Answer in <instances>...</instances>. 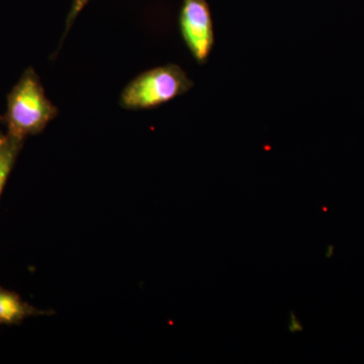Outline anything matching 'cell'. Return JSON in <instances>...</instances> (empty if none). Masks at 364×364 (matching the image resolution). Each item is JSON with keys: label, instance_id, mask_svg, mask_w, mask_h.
I'll use <instances>...</instances> for the list:
<instances>
[{"label": "cell", "instance_id": "6da1fadb", "mask_svg": "<svg viewBox=\"0 0 364 364\" xmlns=\"http://www.w3.org/2000/svg\"><path fill=\"white\" fill-rule=\"evenodd\" d=\"M58 114V109L46 97L39 76L28 68L7 97V109L4 121L7 136L25 141L28 136L37 135Z\"/></svg>", "mask_w": 364, "mask_h": 364}, {"label": "cell", "instance_id": "7a4b0ae2", "mask_svg": "<svg viewBox=\"0 0 364 364\" xmlns=\"http://www.w3.org/2000/svg\"><path fill=\"white\" fill-rule=\"evenodd\" d=\"M193 86L188 74L176 64L151 69L124 87L121 105L128 109H147L184 95Z\"/></svg>", "mask_w": 364, "mask_h": 364}, {"label": "cell", "instance_id": "3957f363", "mask_svg": "<svg viewBox=\"0 0 364 364\" xmlns=\"http://www.w3.org/2000/svg\"><path fill=\"white\" fill-rule=\"evenodd\" d=\"M179 28L193 58L205 64L215 44L214 25L207 0H182Z\"/></svg>", "mask_w": 364, "mask_h": 364}, {"label": "cell", "instance_id": "277c9868", "mask_svg": "<svg viewBox=\"0 0 364 364\" xmlns=\"http://www.w3.org/2000/svg\"><path fill=\"white\" fill-rule=\"evenodd\" d=\"M50 314L23 301L20 294L0 287V325H20L26 318Z\"/></svg>", "mask_w": 364, "mask_h": 364}, {"label": "cell", "instance_id": "5b68a950", "mask_svg": "<svg viewBox=\"0 0 364 364\" xmlns=\"http://www.w3.org/2000/svg\"><path fill=\"white\" fill-rule=\"evenodd\" d=\"M23 141L6 135V141L0 146V196L23 148Z\"/></svg>", "mask_w": 364, "mask_h": 364}, {"label": "cell", "instance_id": "8992f818", "mask_svg": "<svg viewBox=\"0 0 364 364\" xmlns=\"http://www.w3.org/2000/svg\"><path fill=\"white\" fill-rule=\"evenodd\" d=\"M88 2H90V0H74L73 4H72L71 6L70 11H69L68 16H67V31L70 28L72 23H74V21L77 18L78 14L82 11V9H85V6L88 4Z\"/></svg>", "mask_w": 364, "mask_h": 364}, {"label": "cell", "instance_id": "52a82bcc", "mask_svg": "<svg viewBox=\"0 0 364 364\" xmlns=\"http://www.w3.org/2000/svg\"><path fill=\"white\" fill-rule=\"evenodd\" d=\"M289 315H291V320H289V331L291 333L303 331V326H301V322H299L298 318H296V315H294L293 311H291Z\"/></svg>", "mask_w": 364, "mask_h": 364}, {"label": "cell", "instance_id": "ba28073f", "mask_svg": "<svg viewBox=\"0 0 364 364\" xmlns=\"http://www.w3.org/2000/svg\"><path fill=\"white\" fill-rule=\"evenodd\" d=\"M6 135H2V134H0V146L2 145V144L4 143V141H6Z\"/></svg>", "mask_w": 364, "mask_h": 364}, {"label": "cell", "instance_id": "9c48e42d", "mask_svg": "<svg viewBox=\"0 0 364 364\" xmlns=\"http://www.w3.org/2000/svg\"><path fill=\"white\" fill-rule=\"evenodd\" d=\"M0 121H4V117H0Z\"/></svg>", "mask_w": 364, "mask_h": 364}]
</instances>
